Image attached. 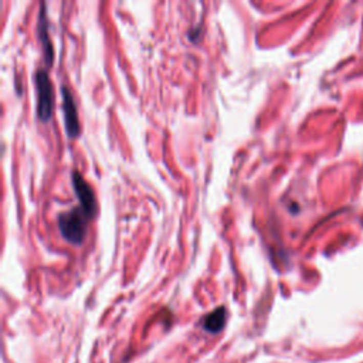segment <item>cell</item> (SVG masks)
<instances>
[{"label":"cell","instance_id":"1","mask_svg":"<svg viewBox=\"0 0 363 363\" xmlns=\"http://www.w3.org/2000/svg\"><path fill=\"white\" fill-rule=\"evenodd\" d=\"M87 220L88 217L81 207L64 211L58 216V230L61 236L71 244H82L87 233Z\"/></svg>","mask_w":363,"mask_h":363},{"label":"cell","instance_id":"2","mask_svg":"<svg viewBox=\"0 0 363 363\" xmlns=\"http://www.w3.org/2000/svg\"><path fill=\"white\" fill-rule=\"evenodd\" d=\"M34 84L37 90V117L41 121H49L54 111V93L53 84L44 68H38L34 74Z\"/></svg>","mask_w":363,"mask_h":363},{"label":"cell","instance_id":"3","mask_svg":"<svg viewBox=\"0 0 363 363\" xmlns=\"http://www.w3.org/2000/svg\"><path fill=\"white\" fill-rule=\"evenodd\" d=\"M71 180H73V187L77 193V197L80 200V207L88 219H93L94 216L97 215V199L94 195L93 187L88 185L84 176L77 170L71 173Z\"/></svg>","mask_w":363,"mask_h":363},{"label":"cell","instance_id":"4","mask_svg":"<svg viewBox=\"0 0 363 363\" xmlns=\"http://www.w3.org/2000/svg\"><path fill=\"white\" fill-rule=\"evenodd\" d=\"M61 97H62V112H64V123H66V131L70 138H77L80 135L81 126L78 114H77V105L73 98V94L70 88L66 86H61Z\"/></svg>","mask_w":363,"mask_h":363},{"label":"cell","instance_id":"5","mask_svg":"<svg viewBox=\"0 0 363 363\" xmlns=\"http://www.w3.org/2000/svg\"><path fill=\"white\" fill-rule=\"evenodd\" d=\"M37 33L38 38H40V41L43 44L44 56H46L47 64L51 66V64H53V60H54V49H53V43H51V38H50L49 17H47V5H46V3H41V5H40Z\"/></svg>","mask_w":363,"mask_h":363},{"label":"cell","instance_id":"6","mask_svg":"<svg viewBox=\"0 0 363 363\" xmlns=\"http://www.w3.org/2000/svg\"><path fill=\"white\" fill-rule=\"evenodd\" d=\"M226 325V309L223 307L211 311L203 319V328L210 333H217Z\"/></svg>","mask_w":363,"mask_h":363}]
</instances>
